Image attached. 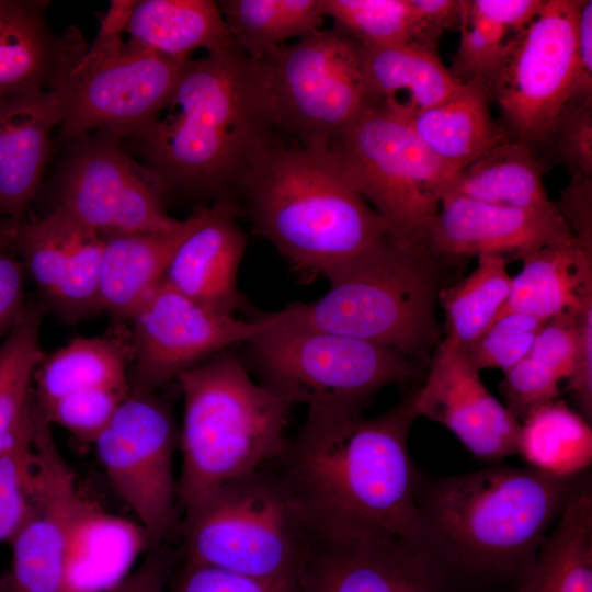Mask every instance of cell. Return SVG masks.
Here are the masks:
<instances>
[{
    "instance_id": "obj_1",
    "label": "cell",
    "mask_w": 592,
    "mask_h": 592,
    "mask_svg": "<svg viewBox=\"0 0 592 592\" xmlns=\"http://www.w3.org/2000/svg\"><path fill=\"white\" fill-rule=\"evenodd\" d=\"M418 418L412 390L371 419L307 409L278 465L312 532L389 537L428 555L417 501L421 475L408 449Z\"/></svg>"
},
{
    "instance_id": "obj_2",
    "label": "cell",
    "mask_w": 592,
    "mask_h": 592,
    "mask_svg": "<svg viewBox=\"0 0 592 592\" xmlns=\"http://www.w3.org/2000/svg\"><path fill=\"white\" fill-rule=\"evenodd\" d=\"M258 61L235 45L189 59L163 109L129 137L164 192L234 200L274 138Z\"/></svg>"
},
{
    "instance_id": "obj_3",
    "label": "cell",
    "mask_w": 592,
    "mask_h": 592,
    "mask_svg": "<svg viewBox=\"0 0 592 592\" xmlns=\"http://www.w3.org/2000/svg\"><path fill=\"white\" fill-rule=\"evenodd\" d=\"M560 477L505 465L420 479L424 547L441 560L486 574L519 576L581 487Z\"/></svg>"
},
{
    "instance_id": "obj_4",
    "label": "cell",
    "mask_w": 592,
    "mask_h": 592,
    "mask_svg": "<svg viewBox=\"0 0 592 592\" xmlns=\"http://www.w3.org/2000/svg\"><path fill=\"white\" fill-rule=\"evenodd\" d=\"M236 194L255 231L303 284L326 278L388 237L384 220L348 183L329 148L275 140L257 156Z\"/></svg>"
},
{
    "instance_id": "obj_5",
    "label": "cell",
    "mask_w": 592,
    "mask_h": 592,
    "mask_svg": "<svg viewBox=\"0 0 592 592\" xmlns=\"http://www.w3.org/2000/svg\"><path fill=\"white\" fill-rule=\"evenodd\" d=\"M177 380L184 399L178 479L183 513L224 485L281 460L289 443L285 429L293 406L254 382L232 349Z\"/></svg>"
},
{
    "instance_id": "obj_6",
    "label": "cell",
    "mask_w": 592,
    "mask_h": 592,
    "mask_svg": "<svg viewBox=\"0 0 592 592\" xmlns=\"http://www.w3.org/2000/svg\"><path fill=\"white\" fill-rule=\"evenodd\" d=\"M442 261L386 237L331 272L321 297L286 307L287 321L389 348L418 364L429 362L440 335Z\"/></svg>"
},
{
    "instance_id": "obj_7",
    "label": "cell",
    "mask_w": 592,
    "mask_h": 592,
    "mask_svg": "<svg viewBox=\"0 0 592 592\" xmlns=\"http://www.w3.org/2000/svg\"><path fill=\"white\" fill-rule=\"evenodd\" d=\"M185 561L297 587L314 533L278 462L235 479L180 522Z\"/></svg>"
},
{
    "instance_id": "obj_8",
    "label": "cell",
    "mask_w": 592,
    "mask_h": 592,
    "mask_svg": "<svg viewBox=\"0 0 592 592\" xmlns=\"http://www.w3.org/2000/svg\"><path fill=\"white\" fill-rule=\"evenodd\" d=\"M329 151L348 183L384 220L388 238L402 249L431 254L441 198L458 172L417 136L403 102L374 100Z\"/></svg>"
},
{
    "instance_id": "obj_9",
    "label": "cell",
    "mask_w": 592,
    "mask_h": 592,
    "mask_svg": "<svg viewBox=\"0 0 592 592\" xmlns=\"http://www.w3.org/2000/svg\"><path fill=\"white\" fill-rule=\"evenodd\" d=\"M244 342L258 382L293 407L362 413L388 386L419 376L414 361L389 348L287 321Z\"/></svg>"
},
{
    "instance_id": "obj_10",
    "label": "cell",
    "mask_w": 592,
    "mask_h": 592,
    "mask_svg": "<svg viewBox=\"0 0 592 592\" xmlns=\"http://www.w3.org/2000/svg\"><path fill=\"white\" fill-rule=\"evenodd\" d=\"M126 10V1H113L93 45L77 47L54 81L64 98L61 141L92 132L132 137L167 104L190 59L128 47L121 41Z\"/></svg>"
},
{
    "instance_id": "obj_11",
    "label": "cell",
    "mask_w": 592,
    "mask_h": 592,
    "mask_svg": "<svg viewBox=\"0 0 592 592\" xmlns=\"http://www.w3.org/2000/svg\"><path fill=\"white\" fill-rule=\"evenodd\" d=\"M257 61L275 129L300 146L329 148L374 101L357 45L334 30L320 29Z\"/></svg>"
},
{
    "instance_id": "obj_12",
    "label": "cell",
    "mask_w": 592,
    "mask_h": 592,
    "mask_svg": "<svg viewBox=\"0 0 592 592\" xmlns=\"http://www.w3.org/2000/svg\"><path fill=\"white\" fill-rule=\"evenodd\" d=\"M581 0H545L535 20L509 43L485 90L501 111L509 138L547 149L576 81Z\"/></svg>"
},
{
    "instance_id": "obj_13",
    "label": "cell",
    "mask_w": 592,
    "mask_h": 592,
    "mask_svg": "<svg viewBox=\"0 0 592 592\" xmlns=\"http://www.w3.org/2000/svg\"><path fill=\"white\" fill-rule=\"evenodd\" d=\"M93 444L111 486L149 546L159 548L180 526L173 471L179 429L170 408L155 391L130 389Z\"/></svg>"
},
{
    "instance_id": "obj_14",
    "label": "cell",
    "mask_w": 592,
    "mask_h": 592,
    "mask_svg": "<svg viewBox=\"0 0 592 592\" xmlns=\"http://www.w3.org/2000/svg\"><path fill=\"white\" fill-rule=\"evenodd\" d=\"M164 190L119 139L103 134L72 141L59 181L57 208L102 237L166 231L182 220L164 206Z\"/></svg>"
},
{
    "instance_id": "obj_15",
    "label": "cell",
    "mask_w": 592,
    "mask_h": 592,
    "mask_svg": "<svg viewBox=\"0 0 592 592\" xmlns=\"http://www.w3.org/2000/svg\"><path fill=\"white\" fill-rule=\"evenodd\" d=\"M283 317L282 309L240 320L213 311L162 283L129 319L130 389L156 391Z\"/></svg>"
},
{
    "instance_id": "obj_16",
    "label": "cell",
    "mask_w": 592,
    "mask_h": 592,
    "mask_svg": "<svg viewBox=\"0 0 592 592\" xmlns=\"http://www.w3.org/2000/svg\"><path fill=\"white\" fill-rule=\"evenodd\" d=\"M35 478L31 511L10 540L9 592H65L75 531L95 506L79 489L60 454L52 425L32 399Z\"/></svg>"
},
{
    "instance_id": "obj_17",
    "label": "cell",
    "mask_w": 592,
    "mask_h": 592,
    "mask_svg": "<svg viewBox=\"0 0 592 592\" xmlns=\"http://www.w3.org/2000/svg\"><path fill=\"white\" fill-rule=\"evenodd\" d=\"M429 372L413 388V407L449 430L476 457L498 462L516 454L521 422L485 386L464 351L443 339Z\"/></svg>"
},
{
    "instance_id": "obj_18",
    "label": "cell",
    "mask_w": 592,
    "mask_h": 592,
    "mask_svg": "<svg viewBox=\"0 0 592 592\" xmlns=\"http://www.w3.org/2000/svg\"><path fill=\"white\" fill-rule=\"evenodd\" d=\"M440 579V565L402 540L314 533L297 589L298 592H437Z\"/></svg>"
},
{
    "instance_id": "obj_19",
    "label": "cell",
    "mask_w": 592,
    "mask_h": 592,
    "mask_svg": "<svg viewBox=\"0 0 592 592\" xmlns=\"http://www.w3.org/2000/svg\"><path fill=\"white\" fill-rule=\"evenodd\" d=\"M25 274L69 320L100 309L99 284L104 237L59 208L21 221L13 241Z\"/></svg>"
},
{
    "instance_id": "obj_20",
    "label": "cell",
    "mask_w": 592,
    "mask_h": 592,
    "mask_svg": "<svg viewBox=\"0 0 592 592\" xmlns=\"http://www.w3.org/2000/svg\"><path fill=\"white\" fill-rule=\"evenodd\" d=\"M558 212L522 209L445 193L431 229L429 252L440 260L497 254L509 260L572 240Z\"/></svg>"
},
{
    "instance_id": "obj_21",
    "label": "cell",
    "mask_w": 592,
    "mask_h": 592,
    "mask_svg": "<svg viewBox=\"0 0 592 592\" xmlns=\"http://www.w3.org/2000/svg\"><path fill=\"white\" fill-rule=\"evenodd\" d=\"M236 202L220 198L196 210V223L175 250L164 284L216 312L235 316L243 307L238 271L246 235Z\"/></svg>"
},
{
    "instance_id": "obj_22",
    "label": "cell",
    "mask_w": 592,
    "mask_h": 592,
    "mask_svg": "<svg viewBox=\"0 0 592 592\" xmlns=\"http://www.w3.org/2000/svg\"><path fill=\"white\" fill-rule=\"evenodd\" d=\"M64 117L57 88L31 89L0 99V212L22 214L35 196L50 152V136Z\"/></svg>"
},
{
    "instance_id": "obj_23",
    "label": "cell",
    "mask_w": 592,
    "mask_h": 592,
    "mask_svg": "<svg viewBox=\"0 0 592 592\" xmlns=\"http://www.w3.org/2000/svg\"><path fill=\"white\" fill-rule=\"evenodd\" d=\"M196 223V212L171 230L104 237L100 309L130 319L160 287L172 257Z\"/></svg>"
},
{
    "instance_id": "obj_24",
    "label": "cell",
    "mask_w": 592,
    "mask_h": 592,
    "mask_svg": "<svg viewBox=\"0 0 592 592\" xmlns=\"http://www.w3.org/2000/svg\"><path fill=\"white\" fill-rule=\"evenodd\" d=\"M521 261L502 312L519 311L546 321L592 305V250L576 238L544 247Z\"/></svg>"
},
{
    "instance_id": "obj_25",
    "label": "cell",
    "mask_w": 592,
    "mask_h": 592,
    "mask_svg": "<svg viewBox=\"0 0 592 592\" xmlns=\"http://www.w3.org/2000/svg\"><path fill=\"white\" fill-rule=\"evenodd\" d=\"M47 1L0 0V99L53 88L76 36L57 38L46 20Z\"/></svg>"
},
{
    "instance_id": "obj_26",
    "label": "cell",
    "mask_w": 592,
    "mask_h": 592,
    "mask_svg": "<svg viewBox=\"0 0 592 592\" xmlns=\"http://www.w3.org/2000/svg\"><path fill=\"white\" fill-rule=\"evenodd\" d=\"M123 32L128 47L178 59H189L197 49L212 54L235 45L212 0L129 1Z\"/></svg>"
},
{
    "instance_id": "obj_27",
    "label": "cell",
    "mask_w": 592,
    "mask_h": 592,
    "mask_svg": "<svg viewBox=\"0 0 592 592\" xmlns=\"http://www.w3.org/2000/svg\"><path fill=\"white\" fill-rule=\"evenodd\" d=\"M490 99L478 83H466L449 100L420 111L403 102L408 121L421 141L459 172L509 136L490 113Z\"/></svg>"
},
{
    "instance_id": "obj_28",
    "label": "cell",
    "mask_w": 592,
    "mask_h": 592,
    "mask_svg": "<svg viewBox=\"0 0 592 592\" xmlns=\"http://www.w3.org/2000/svg\"><path fill=\"white\" fill-rule=\"evenodd\" d=\"M517 592H592V490L587 482L519 576Z\"/></svg>"
},
{
    "instance_id": "obj_29",
    "label": "cell",
    "mask_w": 592,
    "mask_h": 592,
    "mask_svg": "<svg viewBox=\"0 0 592 592\" xmlns=\"http://www.w3.org/2000/svg\"><path fill=\"white\" fill-rule=\"evenodd\" d=\"M363 79L373 100L409 93L406 105L420 111L459 92L462 83L441 60L437 49L415 41L385 46H358Z\"/></svg>"
},
{
    "instance_id": "obj_30",
    "label": "cell",
    "mask_w": 592,
    "mask_h": 592,
    "mask_svg": "<svg viewBox=\"0 0 592 592\" xmlns=\"http://www.w3.org/2000/svg\"><path fill=\"white\" fill-rule=\"evenodd\" d=\"M546 163L539 153L509 138L462 169L445 193L513 208L555 209L543 181Z\"/></svg>"
},
{
    "instance_id": "obj_31",
    "label": "cell",
    "mask_w": 592,
    "mask_h": 592,
    "mask_svg": "<svg viewBox=\"0 0 592 592\" xmlns=\"http://www.w3.org/2000/svg\"><path fill=\"white\" fill-rule=\"evenodd\" d=\"M129 335L77 338L43 357L33 378V399L46 402L68 394L114 388L130 390Z\"/></svg>"
},
{
    "instance_id": "obj_32",
    "label": "cell",
    "mask_w": 592,
    "mask_h": 592,
    "mask_svg": "<svg viewBox=\"0 0 592 592\" xmlns=\"http://www.w3.org/2000/svg\"><path fill=\"white\" fill-rule=\"evenodd\" d=\"M516 454L548 475H580L592 463L591 422L559 398L545 402L522 419Z\"/></svg>"
},
{
    "instance_id": "obj_33",
    "label": "cell",
    "mask_w": 592,
    "mask_h": 592,
    "mask_svg": "<svg viewBox=\"0 0 592 592\" xmlns=\"http://www.w3.org/2000/svg\"><path fill=\"white\" fill-rule=\"evenodd\" d=\"M235 46L260 59L293 37L321 29L320 0H223L217 2Z\"/></svg>"
},
{
    "instance_id": "obj_34",
    "label": "cell",
    "mask_w": 592,
    "mask_h": 592,
    "mask_svg": "<svg viewBox=\"0 0 592 592\" xmlns=\"http://www.w3.org/2000/svg\"><path fill=\"white\" fill-rule=\"evenodd\" d=\"M509 262L502 255H478L474 271L441 289L437 303L444 314V339L465 349L500 316L511 289Z\"/></svg>"
},
{
    "instance_id": "obj_35",
    "label": "cell",
    "mask_w": 592,
    "mask_h": 592,
    "mask_svg": "<svg viewBox=\"0 0 592 592\" xmlns=\"http://www.w3.org/2000/svg\"><path fill=\"white\" fill-rule=\"evenodd\" d=\"M148 546L147 535L139 524L107 514L95 505L81 520L71 539L65 592L80 576H121Z\"/></svg>"
},
{
    "instance_id": "obj_36",
    "label": "cell",
    "mask_w": 592,
    "mask_h": 592,
    "mask_svg": "<svg viewBox=\"0 0 592 592\" xmlns=\"http://www.w3.org/2000/svg\"><path fill=\"white\" fill-rule=\"evenodd\" d=\"M42 320L43 307L26 303L0 342V448L31 412L34 373L44 357Z\"/></svg>"
},
{
    "instance_id": "obj_37",
    "label": "cell",
    "mask_w": 592,
    "mask_h": 592,
    "mask_svg": "<svg viewBox=\"0 0 592 592\" xmlns=\"http://www.w3.org/2000/svg\"><path fill=\"white\" fill-rule=\"evenodd\" d=\"M335 32L362 47L410 41L437 49L411 0H320Z\"/></svg>"
},
{
    "instance_id": "obj_38",
    "label": "cell",
    "mask_w": 592,
    "mask_h": 592,
    "mask_svg": "<svg viewBox=\"0 0 592 592\" xmlns=\"http://www.w3.org/2000/svg\"><path fill=\"white\" fill-rule=\"evenodd\" d=\"M35 478L33 415L8 435L0 448V542L13 538L32 506Z\"/></svg>"
},
{
    "instance_id": "obj_39",
    "label": "cell",
    "mask_w": 592,
    "mask_h": 592,
    "mask_svg": "<svg viewBox=\"0 0 592 592\" xmlns=\"http://www.w3.org/2000/svg\"><path fill=\"white\" fill-rule=\"evenodd\" d=\"M460 39L451 71L464 84L483 88L498 69L510 41L517 34L478 13L462 0Z\"/></svg>"
},
{
    "instance_id": "obj_40",
    "label": "cell",
    "mask_w": 592,
    "mask_h": 592,
    "mask_svg": "<svg viewBox=\"0 0 592 592\" xmlns=\"http://www.w3.org/2000/svg\"><path fill=\"white\" fill-rule=\"evenodd\" d=\"M546 321L519 311L502 312L476 341L462 350L479 372L489 368L506 372L528 353Z\"/></svg>"
},
{
    "instance_id": "obj_41",
    "label": "cell",
    "mask_w": 592,
    "mask_h": 592,
    "mask_svg": "<svg viewBox=\"0 0 592 592\" xmlns=\"http://www.w3.org/2000/svg\"><path fill=\"white\" fill-rule=\"evenodd\" d=\"M130 390L98 388L77 391L50 401L34 402L43 417L76 439L94 443Z\"/></svg>"
},
{
    "instance_id": "obj_42",
    "label": "cell",
    "mask_w": 592,
    "mask_h": 592,
    "mask_svg": "<svg viewBox=\"0 0 592 592\" xmlns=\"http://www.w3.org/2000/svg\"><path fill=\"white\" fill-rule=\"evenodd\" d=\"M567 374L548 358L528 352L500 384L505 407L521 422L534 408L558 399Z\"/></svg>"
},
{
    "instance_id": "obj_43",
    "label": "cell",
    "mask_w": 592,
    "mask_h": 592,
    "mask_svg": "<svg viewBox=\"0 0 592 592\" xmlns=\"http://www.w3.org/2000/svg\"><path fill=\"white\" fill-rule=\"evenodd\" d=\"M547 149L549 157L566 166L570 181L592 179V102L569 100Z\"/></svg>"
},
{
    "instance_id": "obj_44",
    "label": "cell",
    "mask_w": 592,
    "mask_h": 592,
    "mask_svg": "<svg viewBox=\"0 0 592 592\" xmlns=\"http://www.w3.org/2000/svg\"><path fill=\"white\" fill-rule=\"evenodd\" d=\"M167 592H298V589L184 561L181 571Z\"/></svg>"
},
{
    "instance_id": "obj_45",
    "label": "cell",
    "mask_w": 592,
    "mask_h": 592,
    "mask_svg": "<svg viewBox=\"0 0 592 592\" xmlns=\"http://www.w3.org/2000/svg\"><path fill=\"white\" fill-rule=\"evenodd\" d=\"M578 343L572 371L565 389L577 411L592 420V305L578 314Z\"/></svg>"
},
{
    "instance_id": "obj_46",
    "label": "cell",
    "mask_w": 592,
    "mask_h": 592,
    "mask_svg": "<svg viewBox=\"0 0 592 592\" xmlns=\"http://www.w3.org/2000/svg\"><path fill=\"white\" fill-rule=\"evenodd\" d=\"M555 205L576 240L592 250V179L570 181Z\"/></svg>"
},
{
    "instance_id": "obj_47",
    "label": "cell",
    "mask_w": 592,
    "mask_h": 592,
    "mask_svg": "<svg viewBox=\"0 0 592 592\" xmlns=\"http://www.w3.org/2000/svg\"><path fill=\"white\" fill-rule=\"evenodd\" d=\"M25 272L21 261L0 251V342L4 339L24 303Z\"/></svg>"
},
{
    "instance_id": "obj_48",
    "label": "cell",
    "mask_w": 592,
    "mask_h": 592,
    "mask_svg": "<svg viewBox=\"0 0 592 592\" xmlns=\"http://www.w3.org/2000/svg\"><path fill=\"white\" fill-rule=\"evenodd\" d=\"M469 3L481 15L519 34L539 14L545 0H469Z\"/></svg>"
},
{
    "instance_id": "obj_49",
    "label": "cell",
    "mask_w": 592,
    "mask_h": 592,
    "mask_svg": "<svg viewBox=\"0 0 592 592\" xmlns=\"http://www.w3.org/2000/svg\"><path fill=\"white\" fill-rule=\"evenodd\" d=\"M576 81L570 100L592 102V1L583 0L577 25Z\"/></svg>"
},
{
    "instance_id": "obj_50",
    "label": "cell",
    "mask_w": 592,
    "mask_h": 592,
    "mask_svg": "<svg viewBox=\"0 0 592 592\" xmlns=\"http://www.w3.org/2000/svg\"><path fill=\"white\" fill-rule=\"evenodd\" d=\"M170 560L155 551L130 574L103 592H167Z\"/></svg>"
},
{
    "instance_id": "obj_51",
    "label": "cell",
    "mask_w": 592,
    "mask_h": 592,
    "mask_svg": "<svg viewBox=\"0 0 592 592\" xmlns=\"http://www.w3.org/2000/svg\"><path fill=\"white\" fill-rule=\"evenodd\" d=\"M422 16L430 38L437 45L444 30H458L462 20V0H411Z\"/></svg>"
},
{
    "instance_id": "obj_52",
    "label": "cell",
    "mask_w": 592,
    "mask_h": 592,
    "mask_svg": "<svg viewBox=\"0 0 592 592\" xmlns=\"http://www.w3.org/2000/svg\"><path fill=\"white\" fill-rule=\"evenodd\" d=\"M22 219L7 217L0 220V251L12 243L16 229Z\"/></svg>"
},
{
    "instance_id": "obj_53",
    "label": "cell",
    "mask_w": 592,
    "mask_h": 592,
    "mask_svg": "<svg viewBox=\"0 0 592 592\" xmlns=\"http://www.w3.org/2000/svg\"><path fill=\"white\" fill-rule=\"evenodd\" d=\"M0 592H9L8 576L0 577Z\"/></svg>"
}]
</instances>
